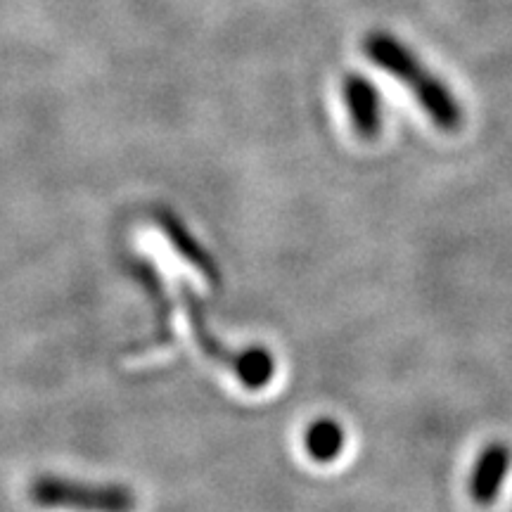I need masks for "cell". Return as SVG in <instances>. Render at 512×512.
I'll return each instance as SVG.
<instances>
[{"mask_svg": "<svg viewBox=\"0 0 512 512\" xmlns=\"http://www.w3.org/2000/svg\"><path fill=\"white\" fill-rule=\"evenodd\" d=\"M363 50H366L370 62L392 74L396 81H401L413 93V98L418 100V105L432 119L434 126H439L446 133L458 131L463 126L465 112L456 93L392 31H370L363 38Z\"/></svg>", "mask_w": 512, "mask_h": 512, "instance_id": "cell-1", "label": "cell"}, {"mask_svg": "<svg viewBox=\"0 0 512 512\" xmlns=\"http://www.w3.org/2000/svg\"><path fill=\"white\" fill-rule=\"evenodd\" d=\"M31 505L67 512H136L138 496L121 482H83L53 472L36 475L27 486Z\"/></svg>", "mask_w": 512, "mask_h": 512, "instance_id": "cell-2", "label": "cell"}, {"mask_svg": "<svg viewBox=\"0 0 512 512\" xmlns=\"http://www.w3.org/2000/svg\"><path fill=\"white\" fill-rule=\"evenodd\" d=\"M181 292L185 313H188V325L195 337L197 347L202 349V354L209 361L219 363V366L228 368L235 375L242 387L249 392H259L271 384L275 375V358L264 347H247V349H228L223 347L221 339L214 337V332L207 328V320H204V309L197 299V294L190 290L188 285L178 287Z\"/></svg>", "mask_w": 512, "mask_h": 512, "instance_id": "cell-3", "label": "cell"}, {"mask_svg": "<svg viewBox=\"0 0 512 512\" xmlns=\"http://www.w3.org/2000/svg\"><path fill=\"white\" fill-rule=\"evenodd\" d=\"M512 467V448L505 441H491L489 446L482 448L475 465H472L470 482L467 491L477 505H494L501 496L505 479Z\"/></svg>", "mask_w": 512, "mask_h": 512, "instance_id": "cell-4", "label": "cell"}, {"mask_svg": "<svg viewBox=\"0 0 512 512\" xmlns=\"http://www.w3.org/2000/svg\"><path fill=\"white\" fill-rule=\"evenodd\" d=\"M342 98L349 119L361 138L373 140L382 131V95L368 76L349 72L342 81Z\"/></svg>", "mask_w": 512, "mask_h": 512, "instance_id": "cell-5", "label": "cell"}, {"mask_svg": "<svg viewBox=\"0 0 512 512\" xmlns=\"http://www.w3.org/2000/svg\"><path fill=\"white\" fill-rule=\"evenodd\" d=\"M159 228H162V233L171 240L176 252L181 254L185 261H190V266H195L207 280H214V283L219 280V271H216L214 259L204 252L200 242L192 238L190 230L185 228L174 214H159Z\"/></svg>", "mask_w": 512, "mask_h": 512, "instance_id": "cell-6", "label": "cell"}, {"mask_svg": "<svg viewBox=\"0 0 512 512\" xmlns=\"http://www.w3.org/2000/svg\"><path fill=\"white\" fill-rule=\"evenodd\" d=\"M347 444V432L332 418H320L306 427L304 446L316 463H335Z\"/></svg>", "mask_w": 512, "mask_h": 512, "instance_id": "cell-7", "label": "cell"}]
</instances>
